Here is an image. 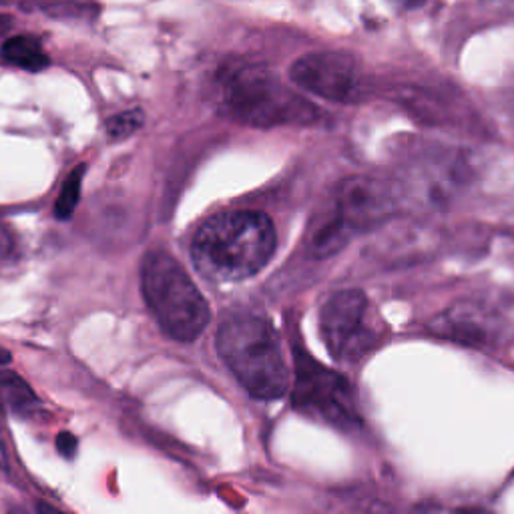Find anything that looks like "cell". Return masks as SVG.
<instances>
[{
	"label": "cell",
	"instance_id": "1",
	"mask_svg": "<svg viewBox=\"0 0 514 514\" xmlns=\"http://www.w3.org/2000/svg\"><path fill=\"white\" fill-rule=\"evenodd\" d=\"M278 233L260 211H221L197 229L191 241L195 270L211 282L233 284L260 274L274 257Z\"/></svg>",
	"mask_w": 514,
	"mask_h": 514
},
{
	"label": "cell",
	"instance_id": "2",
	"mask_svg": "<svg viewBox=\"0 0 514 514\" xmlns=\"http://www.w3.org/2000/svg\"><path fill=\"white\" fill-rule=\"evenodd\" d=\"M217 352L237 382L257 400L282 398L290 368L274 326L260 316L235 314L217 330Z\"/></svg>",
	"mask_w": 514,
	"mask_h": 514
},
{
	"label": "cell",
	"instance_id": "3",
	"mask_svg": "<svg viewBox=\"0 0 514 514\" xmlns=\"http://www.w3.org/2000/svg\"><path fill=\"white\" fill-rule=\"evenodd\" d=\"M219 91L225 111L251 127L310 125L320 115L310 101L255 65L225 67L219 75Z\"/></svg>",
	"mask_w": 514,
	"mask_h": 514
},
{
	"label": "cell",
	"instance_id": "4",
	"mask_svg": "<svg viewBox=\"0 0 514 514\" xmlns=\"http://www.w3.org/2000/svg\"><path fill=\"white\" fill-rule=\"evenodd\" d=\"M143 298L161 330L179 342H193L209 324L211 310L183 270L167 251L155 249L141 264Z\"/></svg>",
	"mask_w": 514,
	"mask_h": 514
},
{
	"label": "cell",
	"instance_id": "5",
	"mask_svg": "<svg viewBox=\"0 0 514 514\" xmlns=\"http://www.w3.org/2000/svg\"><path fill=\"white\" fill-rule=\"evenodd\" d=\"M320 334L330 354L354 364L372 354L386 336V326L370 298L360 290L334 292L320 308Z\"/></svg>",
	"mask_w": 514,
	"mask_h": 514
},
{
	"label": "cell",
	"instance_id": "6",
	"mask_svg": "<svg viewBox=\"0 0 514 514\" xmlns=\"http://www.w3.org/2000/svg\"><path fill=\"white\" fill-rule=\"evenodd\" d=\"M296 348V346H294ZM296 386L294 406L314 418H322L340 428H354L360 416L354 394L346 378L312 360L308 352L296 348Z\"/></svg>",
	"mask_w": 514,
	"mask_h": 514
},
{
	"label": "cell",
	"instance_id": "7",
	"mask_svg": "<svg viewBox=\"0 0 514 514\" xmlns=\"http://www.w3.org/2000/svg\"><path fill=\"white\" fill-rule=\"evenodd\" d=\"M400 207L394 183L372 177H352L340 185L330 203L320 209L348 239L390 219Z\"/></svg>",
	"mask_w": 514,
	"mask_h": 514
},
{
	"label": "cell",
	"instance_id": "8",
	"mask_svg": "<svg viewBox=\"0 0 514 514\" xmlns=\"http://www.w3.org/2000/svg\"><path fill=\"white\" fill-rule=\"evenodd\" d=\"M290 77L304 91L338 103L354 101L362 89L358 63L338 51L310 53L298 59L290 69Z\"/></svg>",
	"mask_w": 514,
	"mask_h": 514
},
{
	"label": "cell",
	"instance_id": "9",
	"mask_svg": "<svg viewBox=\"0 0 514 514\" xmlns=\"http://www.w3.org/2000/svg\"><path fill=\"white\" fill-rule=\"evenodd\" d=\"M428 330L464 346H490L500 336V322L490 310L472 302H460L438 314L428 324Z\"/></svg>",
	"mask_w": 514,
	"mask_h": 514
},
{
	"label": "cell",
	"instance_id": "10",
	"mask_svg": "<svg viewBox=\"0 0 514 514\" xmlns=\"http://www.w3.org/2000/svg\"><path fill=\"white\" fill-rule=\"evenodd\" d=\"M0 55L9 65L29 73H41L51 65V59L45 53L41 41L33 35H17L7 39L0 47Z\"/></svg>",
	"mask_w": 514,
	"mask_h": 514
},
{
	"label": "cell",
	"instance_id": "11",
	"mask_svg": "<svg viewBox=\"0 0 514 514\" xmlns=\"http://www.w3.org/2000/svg\"><path fill=\"white\" fill-rule=\"evenodd\" d=\"M85 173H87V165H79L69 173L67 181L63 183L61 193L55 203V215L59 219H69L73 215V211L81 199V185H83Z\"/></svg>",
	"mask_w": 514,
	"mask_h": 514
},
{
	"label": "cell",
	"instance_id": "12",
	"mask_svg": "<svg viewBox=\"0 0 514 514\" xmlns=\"http://www.w3.org/2000/svg\"><path fill=\"white\" fill-rule=\"evenodd\" d=\"M0 390L7 394L15 410H23L25 406L37 404V396L29 388V384L9 370H0Z\"/></svg>",
	"mask_w": 514,
	"mask_h": 514
},
{
	"label": "cell",
	"instance_id": "13",
	"mask_svg": "<svg viewBox=\"0 0 514 514\" xmlns=\"http://www.w3.org/2000/svg\"><path fill=\"white\" fill-rule=\"evenodd\" d=\"M145 123V115L141 109H129L113 115L107 121V135L113 141H123L131 135H135Z\"/></svg>",
	"mask_w": 514,
	"mask_h": 514
},
{
	"label": "cell",
	"instance_id": "14",
	"mask_svg": "<svg viewBox=\"0 0 514 514\" xmlns=\"http://www.w3.org/2000/svg\"><path fill=\"white\" fill-rule=\"evenodd\" d=\"M77 448H79V440L71 432H61L57 436V450L61 452V456L73 458L77 454Z\"/></svg>",
	"mask_w": 514,
	"mask_h": 514
},
{
	"label": "cell",
	"instance_id": "15",
	"mask_svg": "<svg viewBox=\"0 0 514 514\" xmlns=\"http://www.w3.org/2000/svg\"><path fill=\"white\" fill-rule=\"evenodd\" d=\"M13 247H15L13 235H11V231L5 227V223L0 221V260H5V257L13 251Z\"/></svg>",
	"mask_w": 514,
	"mask_h": 514
},
{
	"label": "cell",
	"instance_id": "16",
	"mask_svg": "<svg viewBox=\"0 0 514 514\" xmlns=\"http://www.w3.org/2000/svg\"><path fill=\"white\" fill-rule=\"evenodd\" d=\"M13 29V19L9 15L0 13V37H5Z\"/></svg>",
	"mask_w": 514,
	"mask_h": 514
},
{
	"label": "cell",
	"instance_id": "17",
	"mask_svg": "<svg viewBox=\"0 0 514 514\" xmlns=\"http://www.w3.org/2000/svg\"><path fill=\"white\" fill-rule=\"evenodd\" d=\"M13 362V356L9 350H3L0 348V366H9Z\"/></svg>",
	"mask_w": 514,
	"mask_h": 514
},
{
	"label": "cell",
	"instance_id": "18",
	"mask_svg": "<svg viewBox=\"0 0 514 514\" xmlns=\"http://www.w3.org/2000/svg\"><path fill=\"white\" fill-rule=\"evenodd\" d=\"M426 3V0H406V5L410 7V9H418V7H422Z\"/></svg>",
	"mask_w": 514,
	"mask_h": 514
},
{
	"label": "cell",
	"instance_id": "19",
	"mask_svg": "<svg viewBox=\"0 0 514 514\" xmlns=\"http://www.w3.org/2000/svg\"><path fill=\"white\" fill-rule=\"evenodd\" d=\"M0 418H3V402H0Z\"/></svg>",
	"mask_w": 514,
	"mask_h": 514
}]
</instances>
